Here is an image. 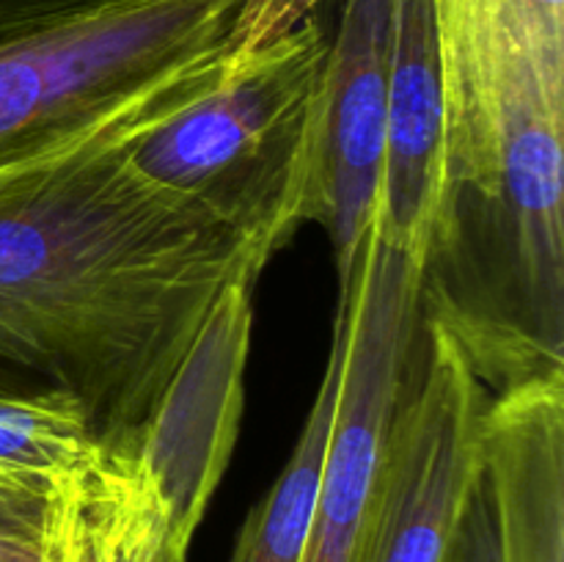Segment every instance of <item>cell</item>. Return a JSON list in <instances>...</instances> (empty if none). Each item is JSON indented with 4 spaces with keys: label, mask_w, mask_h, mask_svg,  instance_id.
<instances>
[{
    "label": "cell",
    "mask_w": 564,
    "mask_h": 562,
    "mask_svg": "<svg viewBox=\"0 0 564 562\" xmlns=\"http://www.w3.org/2000/svg\"><path fill=\"white\" fill-rule=\"evenodd\" d=\"M229 39L0 160V391H64L102 444L147 439L273 218L149 180L138 143L229 77Z\"/></svg>",
    "instance_id": "1"
},
{
    "label": "cell",
    "mask_w": 564,
    "mask_h": 562,
    "mask_svg": "<svg viewBox=\"0 0 564 562\" xmlns=\"http://www.w3.org/2000/svg\"><path fill=\"white\" fill-rule=\"evenodd\" d=\"M330 36L317 17L231 58L218 88L132 152L158 185L264 215L295 231L319 224V121Z\"/></svg>",
    "instance_id": "2"
},
{
    "label": "cell",
    "mask_w": 564,
    "mask_h": 562,
    "mask_svg": "<svg viewBox=\"0 0 564 562\" xmlns=\"http://www.w3.org/2000/svg\"><path fill=\"white\" fill-rule=\"evenodd\" d=\"M240 0H113L0 44V160L226 42Z\"/></svg>",
    "instance_id": "3"
},
{
    "label": "cell",
    "mask_w": 564,
    "mask_h": 562,
    "mask_svg": "<svg viewBox=\"0 0 564 562\" xmlns=\"http://www.w3.org/2000/svg\"><path fill=\"white\" fill-rule=\"evenodd\" d=\"M482 372L457 331L427 317V361L400 397L352 562H460L482 485Z\"/></svg>",
    "instance_id": "4"
},
{
    "label": "cell",
    "mask_w": 564,
    "mask_h": 562,
    "mask_svg": "<svg viewBox=\"0 0 564 562\" xmlns=\"http://www.w3.org/2000/svg\"><path fill=\"white\" fill-rule=\"evenodd\" d=\"M424 268L369 235L347 303L345 375L303 562H352L372 501L408 353L422 317Z\"/></svg>",
    "instance_id": "5"
},
{
    "label": "cell",
    "mask_w": 564,
    "mask_h": 562,
    "mask_svg": "<svg viewBox=\"0 0 564 562\" xmlns=\"http://www.w3.org/2000/svg\"><path fill=\"white\" fill-rule=\"evenodd\" d=\"M394 0H345L323 72L319 224L350 290L375 229L386 160Z\"/></svg>",
    "instance_id": "6"
},
{
    "label": "cell",
    "mask_w": 564,
    "mask_h": 562,
    "mask_svg": "<svg viewBox=\"0 0 564 562\" xmlns=\"http://www.w3.org/2000/svg\"><path fill=\"white\" fill-rule=\"evenodd\" d=\"M452 224L446 97L433 0H394L386 160L375 235L427 270Z\"/></svg>",
    "instance_id": "7"
},
{
    "label": "cell",
    "mask_w": 564,
    "mask_h": 562,
    "mask_svg": "<svg viewBox=\"0 0 564 562\" xmlns=\"http://www.w3.org/2000/svg\"><path fill=\"white\" fill-rule=\"evenodd\" d=\"M490 562H564V369L505 383L482 419Z\"/></svg>",
    "instance_id": "8"
},
{
    "label": "cell",
    "mask_w": 564,
    "mask_h": 562,
    "mask_svg": "<svg viewBox=\"0 0 564 562\" xmlns=\"http://www.w3.org/2000/svg\"><path fill=\"white\" fill-rule=\"evenodd\" d=\"M83 474L102 562H187L196 529L176 510L147 439L102 444Z\"/></svg>",
    "instance_id": "9"
},
{
    "label": "cell",
    "mask_w": 564,
    "mask_h": 562,
    "mask_svg": "<svg viewBox=\"0 0 564 562\" xmlns=\"http://www.w3.org/2000/svg\"><path fill=\"white\" fill-rule=\"evenodd\" d=\"M347 336H350L347 303L339 301L330 356L325 364L323 380H319L317 397L308 408L301 439L268 496L248 512L231 562H303L314 507H317L325 455H328L330 430H334L341 375H345Z\"/></svg>",
    "instance_id": "10"
},
{
    "label": "cell",
    "mask_w": 564,
    "mask_h": 562,
    "mask_svg": "<svg viewBox=\"0 0 564 562\" xmlns=\"http://www.w3.org/2000/svg\"><path fill=\"white\" fill-rule=\"evenodd\" d=\"M91 417L64 391H0V494L47 501L99 452Z\"/></svg>",
    "instance_id": "11"
},
{
    "label": "cell",
    "mask_w": 564,
    "mask_h": 562,
    "mask_svg": "<svg viewBox=\"0 0 564 562\" xmlns=\"http://www.w3.org/2000/svg\"><path fill=\"white\" fill-rule=\"evenodd\" d=\"M83 466L61 479L50 494L44 512L42 562H102L97 518Z\"/></svg>",
    "instance_id": "12"
},
{
    "label": "cell",
    "mask_w": 564,
    "mask_h": 562,
    "mask_svg": "<svg viewBox=\"0 0 564 562\" xmlns=\"http://www.w3.org/2000/svg\"><path fill=\"white\" fill-rule=\"evenodd\" d=\"M323 0H240L229 31L231 58H246L301 25Z\"/></svg>",
    "instance_id": "13"
},
{
    "label": "cell",
    "mask_w": 564,
    "mask_h": 562,
    "mask_svg": "<svg viewBox=\"0 0 564 562\" xmlns=\"http://www.w3.org/2000/svg\"><path fill=\"white\" fill-rule=\"evenodd\" d=\"M47 501L0 494V562H42Z\"/></svg>",
    "instance_id": "14"
},
{
    "label": "cell",
    "mask_w": 564,
    "mask_h": 562,
    "mask_svg": "<svg viewBox=\"0 0 564 562\" xmlns=\"http://www.w3.org/2000/svg\"><path fill=\"white\" fill-rule=\"evenodd\" d=\"M113 0H0V44Z\"/></svg>",
    "instance_id": "15"
}]
</instances>
